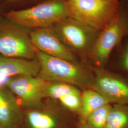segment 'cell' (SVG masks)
<instances>
[{
    "label": "cell",
    "instance_id": "obj_1",
    "mask_svg": "<svg viewBox=\"0 0 128 128\" xmlns=\"http://www.w3.org/2000/svg\"><path fill=\"white\" fill-rule=\"evenodd\" d=\"M68 17L101 32L121 14L119 0H63Z\"/></svg>",
    "mask_w": 128,
    "mask_h": 128
},
{
    "label": "cell",
    "instance_id": "obj_2",
    "mask_svg": "<svg viewBox=\"0 0 128 128\" xmlns=\"http://www.w3.org/2000/svg\"><path fill=\"white\" fill-rule=\"evenodd\" d=\"M4 16L10 22L33 30L51 28L68 17L63 0H47L27 9L10 10Z\"/></svg>",
    "mask_w": 128,
    "mask_h": 128
},
{
    "label": "cell",
    "instance_id": "obj_3",
    "mask_svg": "<svg viewBox=\"0 0 128 128\" xmlns=\"http://www.w3.org/2000/svg\"><path fill=\"white\" fill-rule=\"evenodd\" d=\"M40 65L38 76L48 82H66L74 86L91 87L94 77L74 61L50 56L36 50Z\"/></svg>",
    "mask_w": 128,
    "mask_h": 128
},
{
    "label": "cell",
    "instance_id": "obj_4",
    "mask_svg": "<svg viewBox=\"0 0 128 128\" xmlns=\"http://www.w3.org/2000/svg\"><path fill=\"white\" fill-rule=\"evenodd\" d=\"M36 52L25 28L9 21L0 23V55L32 60L36 59Z\"/></svg>",
    "mask_w": 128,
    "mask_h": 128
},
{
    "label": "cell",
    "instance_id": "obj_5",
    "mask_svg": "<svg viewBox=\"0 0 128 128\" xmlns=\"http://www.w3.org/2000/svg\"><path fill=\"white\" fill-rule=\"evenodd\" d=\"M51 28L71 50L81 54H89L100 32L69 17L64 18Z\"/></svg>",
    "mask_w": 128,
    "mask_h": 128
},
{
    "label": "cell",
    "instance_id": "obj_6",
    "mask_svg": "<svg viewBox=\"0 0 128 128\" xmlns=\"http://www.w3.org/2000/svg\"><path fill=\"white\" fill-rule=\"evenodd\" d=\"M128 34V18L121 12L118 18L99 32L89 52L99 68L107 63L115 47Z\"/></svg>",
    "mask_w": 128,
    "mask_h": 128
},
{
    "label": "cell",
    "instance_id": "obj_7",
    "mask_svg": "<svg viewBox=\"0 0 128 128\" xmlns=\"http://www.w3.org/2000/svg\"><path fill=\"white\" fill-rule=\"evenodd\" d=\"M48 82L38 76H18L10 78L6 86L20 105L30 110L40 108Z\"/></svg>",
    "mask_w": 128,
    "mask_h": 128
},
{
    "label": "cell",
    "instance_id": "obj_8",
    "mask_svg": "<svg viewBox=\"0 0 128 128\" xmlns=\"http://www.w3.org/2000/svg\"><path fill=\"white\" fill-rule=\"evenodd\" d=\"M91 87L110 104L128 105V81L124 78L98 68Z\"/></svg>",
    "mask_w": 128,
    "mask_h": 128
},
{
    "label": "cell",
    "instance_id": "obj_9",
    "mask_svg": "<svg viewBox=\"0 0 128 128\" xmlns=\"http://www.w3.org/2000/svg\"><path fill=\"white\" fill-rule=\"evenodd\" d=\"M30 36L38 50L50 56L75 62L73 51L64 44L52 28L33 30Z\"/></svg>",
    "mask_w": 128,
    "mask_h": 128
},
{
    "label": "cell",
    "instance_id": "obj_10",
    "mask_svg": "<svg viewBox=\"0 0 128 128\" xmlns=\"http://www.w3.org/2000/svg\"><path fill=\"white\" fill-rule=\"evenodd\" d=\"M23 120L16 97L6 86L0 87V128H19Z\"/></svg>",
    "mask_w": 128,
    "mask_h": 128
},
{
    "label": "cell",
    "instance_id": "obj_11",
    "mask_svg": "<svg viewBox=\"0 0 128 128\" xmlns=\"http://www.w3.org/2000/svg\"><path fill=\"white\" fill-rule=\"evenodd\" d=\"M40 65L36 59L26 60L0 55V75L12 78L18 76H37Z\"/></svg>",
    "mask_w": 128,
    "mask_h": 128
},
{
    "label": "cell",
    "instance_id": "obj_12",
    "mask_svg": "<svg viewBox=\"0 0 128 128\" xmlns=\"http://www.w3.org/2000/svg\"><path fill=\"white\" fill-rule=\"evenodd\" d=\"M23 119L27 128H58L61 124L57 115L40 108L30 109Z\"/></svg>",
    "mask_w": 128,
    "mask_h": 128
},
{
    "label": "cell",
    "instance_id": "obj_13",
    "mask_svg": "<svg viewBox=\"0 0 128 128\" xmlns=\"http://www.w3.org/2000/svg\"><path fill=\"white\" fill-rule=\"evenodd\" d=\"M107 104L110 103L97 92L92 89L84 90L81 94V106L79 112L80 123H84L93 112Z\"/></svg>",
    "mask_w": 128,
    "mask_h": 128
},
{
    "label": "cell",
    "instance_id": "obj_14",
    "mask_svg": "<svg viewBox=\"0 0 128 128\" xmlns=\"http://www.w3.org/2000/svg\"><path fill=\"white\" fill-rule=\"evenodd\" d=\"M105 128H128V105L112 106Z\"/></svg>",
    "mask_w": 128,
    "mask_h": 128
},
{
    "label": "cell",
    "instance_id": "obj_15",
    "mask_svg": "<svg viewBox=\"0 0 128 128\" xmlns=\"http://www.w3.org/2000/svg\"><path fill=\"white\" fill-rule=\"evenodd\" d=\"M72 94H80L76 86L62 82H48L45 91V97L59 100L63 96Z\"/></svg>",
    "mask_w": 128,
    "mask_h": 128
},
{
    "label": "cell",
    "instance_id": "obj_16",
    "mask_svg": "<svg viewBox=\"0 0 128 128\" xmlns=\"http://www.w3.org/2000/svg\"><path fill=\"white\" fill-rule=\"evenodd\" d=\"M112 106L107 104L90 115L84 122L89 128H105Z\"/></svg>",
    "mask_w": 128,
    "mask_h": 128
},
{
    "label": "cell",
    "instance_id": "obj_17",
    "mask_svg": "<svg viewBox=\"0 0 128 128\" xmlns=\"http://www.w3.org/2000/svg\"><path fill=\"white\" fill-rule=\"evenodd\" d=\"M61 104L68 110L79 112L81 106V94H72L65 96L58 100Z\"/></svg>",
    "mask_w": 128,
    "mask_h": 128
},
{
    "label": "cell",
    "instance_id": "obj_18",
    "mask_svg": "<svg viewBox=\"0 0 128 128\" xmlns=\"http://www.w3.org/2000/svg\"><path fill=\"white\" fill-rule=\"evenodd\" d=\"M121 64L124 69L128 72V44L126 46L122 56Z\"/></svg>",
    "mask_w": 128,
    "mask_h": 128
},
{
    "label": "cell",
    "instance_id": "obj_19",
    "mask_svg": "<svg viewBox=\"0 0 128 128\" xmlns=\"http://www.w3.org/2000/svg\"><path fill=\"white\" fill-rule=\"evenodd\" d=\"M10 78L2 75H0V87L6 86V84L9 80Z\"/></svg>",
    "mask_w": 128,
    "mask_h": 128
},
{
    "label": "cell",
    "instance_id": "obj_20",
    "mask_svg": "<svg viewBox=\"0 0 128 128\" xmlns=\"http://www.w3.org/2000/svg\"><path fill=\"white\" fill-rule=\"evenodd\" d=\"M24 0H5L4 4V5H10L12 4H15L16 2H21Z\"/></svg>",
    "mask_w": 128,
    "mask_h": 128
},
{
    "label": "cell",
    "instance_id": "obj_21",
    "mask_svg": "<svg viewBox=\"0 0 128 128\" xmlns=\"http://www.w3.org/2000/svg\"><path fill=\"white\" fill-rule=\"evenodd\" d=\"M77 128H89L84 123H80Z\"/></svg>",
    "mask_w": 128,
    "mask_h": 128
}]
</instances>
